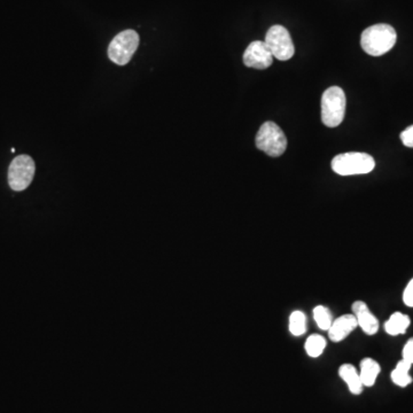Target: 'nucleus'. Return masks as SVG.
Returning <instances> with one entry per match:
<instances>
[{
	"mask_svg": "<svg viewBox=\"0 0 413 413\" xmlns=\"http://www.w3.org/2000/svg\"><path fill=\"white\" fill-rule=\"evenodd\" d=\"M397 34L392 25L380 23L365 29L361 37V49L372 56H383L394 47Z\"/></svg>",
	"mask_w": 413,
	"mask_h": 413,
	"instance_id": "obj_1",
	"label": "nucleus"
},
{
	"mask_svg": "<svg viewBox=\"0 0 413 413\" xmlns=\"http://www.w3.org/2000/svg\"><path fill=\"white\" fill-rule=\"evenodd\" d=\"M346 94L339 87H331L322 97V121L328 128H337L346 115Z\"/></svg>",
	"mask_w": 413,
	"mask_h": 413,
	"instance_id": "obj_2",
	"label": "nucleus"
},
{
	"mask_svg": "<svg viewBox=\"0 0 413 413\" xmlns=\"http://www.w3.org/2000/svg\"><path fill=\"white\" fill-rule=\"evenodd\" d=\"M375 167V161L371 155L357 152L339 154L332 161V169L340 176L366 175L371 172Z\"/></svg>",
	"mask_w": 413,
	"mask_h": 413,
	"instance_id": "obj_3",
	"label": "nucleus"
},
{
	"mask_svg": "<svg viewBox=\"0 0 413 413\" xmlns=\"http://www.w3.org/2000/svg\"><path fill=\"white\" fill-rule=\"evenodd\" d=\"M256 147L269 157H278L285 153L287 138L274 122H265L257 132Z\"/></svg>",
	"mask_w": 413,
	"mask_h": 413,
	"instance_id": "obj_4",
	"label": "nucleus"
},
{
	"mask_svg": "<svg viewBox=\"0 0 413 413\" xmlns=\"http://www.w3.org/2000/svg\"><path fill=\"white\" fill-rule=\"evenodd\" d=\"M139 46V36L135 30H125L115 36L108 47V56L118 66L130 63Z\"/></svg>",
	"mask_w": 413,
	"mask_h": 413,
	"instance_id": "obj_5",
	"label": "nucleus"
},
{
	"mask_svg": "<svg viewBox=\"0 0 413 413\" xmlns=\"http://www.w3.org/2000/svg\"><path fill=\"white\" fill-rule=\"evenodd\" d=\"M265 44L270 49L271 54L280 61L292 59L295 47L289 30L282 25H274L267 30L265 36Z\"/></svg>",
	"mask_w": 413,
	"mask_h": 413,
	"instance_id": "obj_6",
	"label": "nucleus"
},
{
	"mask_svg": "<svg viewBox=\"0 0 413 413\" xmlns=\"http://www.w3.org/2000/svg\"><path fill=\"white\" fill-rule=\"evenodd\" d=\"M35 162L29 155H19L8 168V184L15 192L25 191L35 176Z\"/></svg>",
	"mask_w": 413,
	"mask_h": 413,
	"instance_id": "obj_7",
	"label": "nucleus"
},
{
	"mask_svg": "<svg viewBox=\"0 0 413 413\" xmlns=\"http://www.w3.org/2000/svg\"><path fill=\"white\" fill-rule=\"evenodd\" d=\"M274 63V56L267 49L265 42L255 41L250 43L243 53V63L248 68L267 69Z\"/></svg>",
	"mask_w": 413,
	"mask_h": 413,
	"instance_id": "obj_8",
	"label": "nucleus"
},
{
	"mask_svg": "<svg viewBox=\"0 0 413 413\" xmlns=\"http://www.w3.org/2000/svg\"><path fill=\"white\" fill-rule=\"evenodd\" d=\"M353 315L357 320L358 326L368 335H375L378 333L379 320L371 313L368 304L364 301H355L351 306Z\"/></svg>",
	"mask_w": 413,
	"mask_h": 413,
	"instance_id": "obj_9",
	"label": "nucleus"
},
{
	"mask_svg": "<svg viewBox=\"0 0 413 413\" xmlns=\"http://www.w3.org/2000/svg\"><path fill=\"white\" fill-rule=\"evenodd\" d=\"M357 320L355 318L353 313L342 315L337 320H333L328 332V337L334 344H339L344 341L346 337H349L356 328H357Z\"/></svg>",
	"mask_w": 413,
	"mask_h": 413,
	"instance_id": "obj_10",
	"label": "nucleus"
},
{
	"mask_svg": "<svg viewBox=\"0 0 413 413\" xmlns=\"http://www.w3.org/2000/svg\"><path fill=\"white\" fill-rule=\"evenodd\" d=\"M339 375L346 382L348 389L354 395H361L364 386L361 383V377L353 364H342L339 368Z\"/></svg>",
	"mask_w": 413,
	"mask_h": 413,
	"instance_id": "obj_11",
	"label": "nucleus"
},
{
	"mask_svg": "<svg viewBox=\"0 0 413 413\" xmlns=\"http://www.w3.org/2000/svg\"><path fill=\"white\" fill-rule=\"evenodd\" d=\"M381 368L378 361H375L373 358L366 357L361 361V383L364 387H373L378 375H380Z\"/></svg>",
	"mask_w": 413,
	"mask_h": 413,
	"instance_id": "obj_12",
	"label": "nucleus"
},
{
	"mask_svg": "<svg viewBox=\"0 0 413 413\" xmlns=\"http://www.w3.org/2000/svg\"><path fill=\"white\" fill-rule=\"evenodd\" d=\"M411 320L408 315L402 313H394L385 323L386 333L396 337L404 334L409 328Z\"/></svg>",
	"mask_w": 413,
	"mask_h": 413,
	"instance_id": "obj_13",
	"label": "nucleus"
},
{
	"mask_svg": "<svg viewBox=\"0 0 413 413\" xmlns=\"http://www.w3.org/2000/svg\"><path fill=\"white\" fill-rule=\"evenodd\" d=\"M411 366H412V365L409 364L408 361H403V359L402 361H399L397 365H396V368L392 370V375H390L392 381L394 382L396 386L402 387V388L408 387V386L412 382V377L410 375Z\"/></svg>",
	"mask_w": 413,
	"mask_h": 413,
	"instance_id": "obj_14",
	"label": "nucleus"
},
{
	"mask_svg": "<svg viewBox=\"0 0 413 413\" xmlns=\"http://www.w3.org/2000/svg\"><path fill=\"white\" fill-rule=\"evenodd\" d=\"M327 342L325 337H322L320 334H313L306 339L304 349L309 357L317 358L323 355L326 348Z\"/></svg>",
	"mask_w": 413,
	"mask_h": 413,
	"instance_id": "obj_15",
	"label": "nucleus"
},
{
	"mask_svg": "<svg viewBox=\"0 0 413 413\" xmlns=\"http://www.w3.org/2000/svg\"><path fill=\"white\" fill-rule=\"evenodd\" d=\"M289 332L294 337H301L306 332V313L300 310H295L291 313L289 322Z\"/></svg>",
	"mask_w": 413,
	"mask_h": 413,
	"instance_id": "obj_16",
	"label": "nucleus"
},
{
	"mask_svg": "<svg viewBox=\"0 0 413 413\" xmlns=\"http://www.w3.org/2000/svg\"><path fill=\"white\" fill-rule=\"evenodd\" d=\"M313 320L316 322L317 326L322 331L330 330L331 325L333 323V315L331 310L325 306H315L313 311Z\"/></svg>",
	"mask_w": 413,
	"mask_h": 413,
	"instance_id": "obj_17",
	"label": "nucleus"
},
{
	"mask_svg": "<svg viewBox=\"0 0 413 413\" xmlns=\"http://www.w3.org/2000/svg\"><path fill=\"white\" fill-rule=\"evenodd\" d=\"M402 357L403 361L413 365V337H411L403 348Z\"/></svg>",
	"mask_w": 413,
	"mask_h": 413,
	"instance_id": "obj_18",
	"label": "nucleus"
},
{
	"mask_svg": "<svg viewBox=\"0 0 413 413\" xmlns=\"http://www.w3.org/2000/svg\"><path fill=\"white\" fill-rule=\"evenodd\" d=\"M403 302L405 303V306L413 308V278L410 280L403 292Z\"/></svg>",
	"mask_w": 413,
	"mask_h": 413,
	"instance_id": "obj_19",
	"label": "nucleus"
},
{
	"mask_svg": "<svg viewBox=\"0 0 413 413\" xmlns=\"http://www.w3.org/2000/svg\"><path fill=\"white\" fill-rule=\"evenodd\" d=\"M401 140L403 145L410 148H413V125L406 128L404 131L401 133Z\"/></svg>",
	"mask_w": 413,
	"mask_h": 413,
	"instance_id": "obj_20",
	"label": "nucleus"
}]
</instances>
